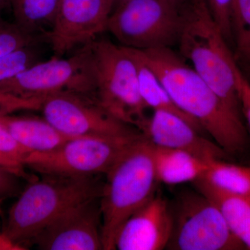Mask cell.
<instances>
[{
	"label": "cell",
	"mask_w": 250,
	"mask_h": 250,
	"mask_svg": "<svg viewBox=\"0 0 250 250\" xmlns=\"http://www.w3.org/2000/svg\"><path fill=\"white\" fill-rule=\"evenodd\" d=\"M140 52L181 111L198 122L204 131L227 154L244 151L248 138L242 117L235 113L193 68L171 48Z\"/></svg>",
	"instance_id": "cell-1"
},
{
	"label": "cell",
	"mask_w": 250,
	"mask_h": 250,
	"mask_svg": "<svg viewBox=\"0 0 250 250\" xmlns=\"http://www.w3.org/2000/svg\"><path fill=\"white\" fill-rule=\"evenodd\" d=\"M99 175H42L30 181L11 206L1 231L14 250L24 249L42 229L65 210L101 196L104 183Z\"/></svg>",
	"instance_id": "cell-2"
},
{
	"label": "cell",
	"mask_w": 250,
	"mask_h": 250,
	"mask_svg": "<svg viewBox=\"0 0 250 250\" xmlns=\"http://www.w3.org/2000/svg\"><path fill=\"white\" fill-rule=\"evenodd\" d=\"M181 54L217 95L242 117L235 62L229 45L212 16L207 0H186L181 6Z\"/></svg>",
	"instance_id": "cell-3"
},
{
	"label": "cell",
	"mask_w": 250,
	"mask_h": 250,
	"mask_svg": "<svg viewBox=\"0 0 250 250\" xmlns=\"http://www.w3.org/2000/svg\"><path fill=\"white\" fill-rule=\"evenodd\" d=\"M100 196L103 250L115 249L125 222L156 193L153 144L142 135L105 174Z\"/></svg>",
	"instance_id": "cell-4"
},
{
	"label": "cell",
	"mask_w": 250,
	"mask_h": 250,
	"mask_svg": "<svg viewBox=\"0 0 250 250\" xmlns=\"http://www.w3.org/2000/svg\"><path fill=\"white\" fill-rule=\"evenodd\" d=\"M90 45L97 102L117 120L141 132L149 117L134 59L126 47L107 39H96Z\"/></svg>",
	"instance_id": "cell-5"
},
{
	"label": "cell",
	"mask_w": 250,
	"mask_h": 250,
	"mask_svg": "<svg viewBox=\"0 0 250 250\" xmlns=\"http://www.w3.org/2000/svg\"><path fill=\"white\" fill-rule=\"evenodd\" d=\"M90 42L69 58L54 57L37 62L0 84V92L35 103L39 110L44 99L70 92L95 98V79Z\"/></svg>",
	"instance_id": "cell-6"
},
{
	"label": "cell",
	"mask_w": 250,
	"mask_h": 250,
	"mask_svg": "<svg viewBox=\"0 0 250 250\" xmlns=\"http://www.w3.org/2000/svg\"><path fill=\"white\" fill-rule=\"evenodd\" d=\"M170 205L172 227L166 249H246L229 228L218 206L197 189L180 192Z\"/></svg>",
	"instance_id": "cell-7"
},
{
	"label": "cell",
	"mask_w": 250,
	"mask_h": 250,
	"mask_svg": "<svg viewBox=\"0 0 250 250\" xmlns=\"http://www.w3.org/2000/svg\"><path fill=\"white\" fill-rule=\"evenodd\" d=\"M142 135L72 138L53 150L30 153L25 161L26 167L41 175L105 174Z\"/></svg>",
	"instance_id": "cell-8"
},
{
	"label": "cell",
	"mask_w": 250,
	"mask_h": 250,
	"mask_svg": "<svg viewBox=\"0 0 250 250\" xmlns=\"http://www.w3.org/2000/svg\"><path fill=\"white\" fill-rule=\"evenodd\" d=\"M182 25L181 7L164 0H130L111 13L106 31L124 47L146 50L177 45Z\"/></svg>",
	"instance_id": "cell-9"
},
{
	"label": "cell",
	"mask_w": 250,
	"mask_h": 250,
	"mask_svg": "<svg viewBox=\"0 0 250 250\" xmlns=\"http://www.w3.org/2000/svg\"><path fill=\"white\" fill-rule=\"evenodd\" d=\"M46 121L69 137L128 136L141 133L118 121L100 106L95 98L64 92L49 95L40 108Z\"/></svg>",
	"instance_id": "cell-10"
},
{
	"label": "cell",
	"mask_w": 250,
	"mask_h": 250,
	"mask_svg": "<svg viewBox=\"0 0 250 250\" xmlns=\"http://www.w3.org/2000/svg\"><path fill=\"white\" fill-rule=\"evenodd\" d=\"M113 0H62L53 25L45 33L54 55L61 57L106 31Z\"/></svg>",
	"instance_id": "cell-11"
},
{
	"label": "cell",
	"mask_w": 250,
	"mask_h": 250,
	"mask_svg": "<svg viewBox=\"0 0 250 250\" xmlns=\"http://www.w3.org/2000/svg\"><path fill=\"white\" fill-rule=\"evenodd\" d=\"M100 197L81 202L59 215L31 241L42 250H103Z\"/></svg>",
	"instance_id": "cell-12"
},
{
	"label": "cell",
	"mask_w": 250,
	"mask_h": 250,
	"mask_svg": "<svg viewBox=\"0 0 250 250\" xmlns=\"http://www.w3.org/2000/svg\"><path fill=\"white\" fill-rule=\"evenodd\" d=\"M172 227L170 203L156 193L123 224L116 236L115 249H166Z\"/></svg>",
	"instance_id": "cell-13"
},
{
	"label": "cell",
	"mask_w": 250,
	"mask_h": 250,
	"mask_svg": "<svg viewBox=\"0 0 250 250\" xmlns=\"http://www.w3.org/2000/svg\"><path fill=\"white\" fill-rule=\"evenodd\" d=\"M141 133L156 147L185 151L208 163L228 154L203 131L170 112L154 111Z\"/></svg>",
	"instance_id": "cell-14"
},
{
	"label": "cell",
	"mask_w": 250,
	"mask_h": 250,
	"mask_svg": "<svg viewBox=\"0 0 250 250\" xmlns=\"http://www.w3.org/2000/svg\"><path fill=\"white\" fill-rule=\"evenodd\" d=\"M0 123L31 152L53 150L72 139L62 134L44 118L0 114Z\"/></svg>",
	"instance_id": "cell-15"
},
{
	"label": "cell",
	"mask_w": 250,
	"mask_h": 250,
	"mask_svg": "<svg viewBox=\"0 0 250 250\" xmlns=\"http://www.w3.org/2000/svg\"><path fill=\"white\" fill-rule=\"evenodd\" d=\"M153 161L158 182L167 185L197 182L203 178L209 164L185 151L154 145Z\"/></svg>",
	"instance_id": "cell-16"
},
{
	"label": "cell",
	"mask_w": 250,
	"mask_h": 250,
	"mask_svg": "<svg viewBox=\"0 0 250 250\" xmlns=\"http://www.w3.org/2000/svg\"><path fill=\"white\" fill-rule=\"evenodd\" d=\"M126 48L136 64L140 93L147 107L152 108L153 111H164L174 113L188 122L197 129L204 131L198 122L188 116L176 106L159 77L143 58L139 49Z\"/></svg>",
	"instance_id": "cell-17"
},
{
	"label": "cell",
	"mask_w": 250,
	"mask_h": 250,
	"mask_svg": "<svg viewBox=\"0 0 250 250\" xmlns=\"http://www.w3.org/2000/svg\"><path fill=\"white\" fill-rule=\"evenodd\" d=\"M194 184L197 190L218 206L231 232L246 249L250 250V200L219 191L202 179H199Z\"/></svg>",
	"instance_id": "cell-18"
},
{
	"label": "cell",
	"mask_w": 250,
	"mask_h": 250,
	"mask_svg": "<svg viewBox=\"0 0 250 250\" xmlns=\"http://www.w3.org/2000/svg\"><path fill=\"white\" fill-rule=\"evenodd\" d=\"M204 182L219 191L250 201V167L224 160L210 161Z\"/></svg>",
	"instance_id": "cell-19"
},
{
	"label": "cell",
	"mask_w": 250,
	"mask_h": 250,
	"mask_svg": "<svg viewBox=\"0 0 250 250\" xmlns=\"http://www.w3.org/2000/svg\"><path fill=\"white\" fill-rule=\"evenodd\" d=\"M61 1L62 0H11L14 22L31 34H45L46 28L50 29L53 25Z\"/></svg>",
	"instance_id": "cell-20"
},
{
	"label": "cell",
	"mask_w": 250,
	"mask_h": 250,
	"mask_svg": "<svg viewBox=\"0 0 250 250\" xmlns=\"http://www.w3.org/2000/svg\"><path fill=\"white\" fill-rule=\"evenodd\" d=\"M231 19L235 62L250 73V0H232Z\"/></svg>",
	"instance_id": "cell-21"
},
{
	"label": "cell",
	"mask_w": 250,
	"mask_h": 250,
	"mask_svg": "<svg viewBox=\"0 0 250 250\" xmlns=\"http://www.w3.org/2000/svg\"><path fill=\"white\" fill-rule=\"evenodd\" d=\"M31 153L18 143L11 133L0 123V166L21 179L34 180L26 172L25 161Z\"/></svg>",
	"instance_id": "cell-22"
},
{
	"label": "cell",
	"mask_w": 250,
	"mask_h": 250,
	"mask_svg": "<svg viewBox=\"0 0 250 250\" xmlns=\"http://www.w3.org/2000/svg\"><path fill=\"white\" fill-rule=\"evenodd\" d=\"M47 42L45 34H31L16 23L6 22L0 18V57L27 46Z\"/></svg>",
	"instance_id": "cell-23"
},
{
	"label": "cell",
	"mask_w": 250,
	"mask_h": 250,
	"mask_svg": "<svg viewBox=\"0 0 250 250\" xmlns=\"http://www.w3.org/2000/svg\"><path fill=\"white\" fill-rule=\"evenodd\" d=\"M37 45L27 46L0 57V84L39 62Z\"/></svg>",
	"instance_id": "cell-24"
},
{
	"label": "cell",
	"mask_w": 250,
	"mask_h": 250,
	"mask_svg": "<svg viewBox=\"0 0 250 250\" xmlns=\"http://www.w3.org/2000/svg\"><path fill=\"white\" fill-rule=\"evenodd\" d=\"M232 0H207L212 16L229 45L233 44L231 10Z\"/></svg>",
	"instance_id": "cell-25"
},
{
	"label": "cell",
	"mask_w": 250,
	"mask_h": 250,
	"mask_svg": "<svg viewBox=\"0 0 250 250\" xmlns=\"http://www.w3.org/2000/svg\"><path fill=\"white\" fill-rule=\"evenodd\" d=\"M21 177L0 166V201L21 194Z\"/></svg>",
	"instance_id": "cell-26"
},
{
	"label": "cell",
	"mask_w": 250,
	"mask_h": 250,
	"mask_svg": "<svg viewBox=\"0 0 250 250\" xmlns=\"http://www.w3.org/2000/svg\"><path fill=\"white\" fill-rule=\"evenodd\" d=\"M236 77L242 113L246 118L250 132V82L243 75L238 65L236 69Z\"/></svg>",
	"instance_id": "cell-27"
},
{
	"label": "cell",
	"mask_w": 250,
	"mask_h": 250,
	"mask_svg": "<svg viewBox=\"0 0 250 250\" xmlns=\"http://www.w3.org/2000/svg\"><path fill=\"white\" fill-rule=\"evenodd\" d=\"M166 2L169 3L172 6H177V7L180 8L182 4L185 2L186 0H164Z\"/></svg>",
	"instance_id": "cell-28"
},
{
	"label": "cell",
	"mask_w": 250,
	"mask_h": 250,
	"mask_svg": "<svg viewBox=\"0 0 250 250\" xmlns=\"http://www.w3.org/2000/svg\"><path fill=\"white\" fill-rule=\"evenodd\" d=\"M129 1L130 0H113V11L116 9L117 8L121 6V5L124 4L125 3Z\"/></svg>",
	"instance_id": "cell-29"
},
{
	"label": "cell",
	"mask_w": 250,
	"mask_h": 250,
	"mask_svg": "<svg viewBox=\"0 0 250 250\" xmlns=\"http://www.w3.org/2000/svg\"><path fill=\"white\" fill-rule=\"evenodd\" d=\"M11 0H0V11L11 6Z\"/></svg>",
	"instance_id": "cell-30"
},
{
	"label": "cell",
	"mask_w": 250,
	"mask_h": 250,
	"mask_svg": "<svg viewBox=\"0 0 250 250\" xmlns=\"http://www.w3.org/2000/svg\"><path fill=\"white\" fill-rule=\"evenodd\" d=\"M5 241L4 237L1 235V231H0V250H4L5 247Z\"/></svg>",
	"instance_id": "cell-31"
},
{
	"label": "cell",
	"mask_w": 250,
	"mask_h": 250,
	"mask_svg": "<svg viewBox=\"0 0 250 250\" xmlns=\"http://www.w3.org/2000/svg\"><path fill=\"white\" fill-rule=\"evenodd\" d=\"M1 93H0V100H1Z\"/></svg>",
	"instance_id": "cell-32"
}]
</instances>
